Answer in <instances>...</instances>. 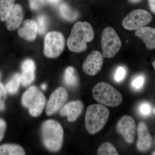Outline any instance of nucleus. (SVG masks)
Listing matches in <instances>:
<instances>
[{
  "mask_svg": "<svg viewBox=\"0 0 155 155\" xmlns=\"http://www.w3.org/2000/svg\"><path fill=\"white\" fill-rule=\"evenodd\" d=\"M152 65L155 71V61H154L153 62Z\"/></svg>",
  "mask_w": 155,
  "mask_h": 155,
  "instance_id": "obj_35",
  "label": "nucleus"
},
{
  "mask_svg": "<svg viewBox=\"0 0 155 155\" xmlns=\"http://www.w3.org/2000/svg\"><path fill=\"white\" fill-rule=\"evenodd\" d=\"M104 64V58L101 53L93 51L87 56L83 64V70L85 74L94 76L101 71Z\"/></svg>",
  "mask_w": 155,
  "mask_h": 155,
  "instance_id": "obj_11",
  "label": "nucleus"
},
{
  "mask_svg": "<svg viewBox=\"0 0 155 155\" xmlns=\"http://www.w3.org/2000/svg\"><path fill=\"white\" fill-rule=\"evenodd\" d=\"M20 82V75L18 73L15 74L6 84V90L11 94H15L18 91Z\"/></svg>",
  "mask_w": 155,
  "mask_h": 155,
  "instance_id": "obj_22",
  "label": "nucleus"
},
{
  "mask_svg": "<svg viewBox=\"0 0 155 155\" xmlns=\"http://www.w3.org/2000/svg\"><path fill=\"white\" fill-rule=\"evenodd\" d=\"M6 127L5 122L2 119H0V141L2 140L4 137Z\"/></svg>",
  "mask_w": 155,
  "mask_h": 155,
  "instance_id": "obj_30",
  "label": "nucleus"
},
{
  "mask_svg": "<svg viewBox=\"0 0 155 155\" xmlns=\"http://www.w3.org/2000/svg\"><path fill=\"white\" fill-rule=\"evenodd\" d=\"M137 131L138 137L137 142V148L142 152L147 151L152 146L153 139L144 122H140L139 124Z\"/></svg>",
  "mask_w": 155,
  "mask_h": 155,
  "instance_id": "obj_12",
  "label": "nucleus"
},
{
  "mask_svg": "<svg viewBox=\"0 0 155 155\" xmlns=\"http://www.w3.org/2000/svg\"><path fill=\"white\" fill-rule=\"evenodd\" d=\"M94 35L92 27L88 22H76L72 27L67 40L69 50L75 53L84 51L87 49V43L94 39Z\"/></svg>",
  "mask_w": 155,
  "mask_h": 155,
  "instance_id": "obj_1",
  "label": "nucleus"
},
{
  "mask_svg": "<svg viewBox=\"0 0 155 155\" xmlns=\"http://www.w3.org/2000/svg\"><path fill=\"white\" fill-rule=\"evenodd\" d=\"M41 134L44 144L48 149L53 152L61 149L64 130L60 123L55 120H47L42 125Z\"/></svg>",
  "mask_w": 155,
  "mask_h": 155,
  "instance_id": "obj_2",
  "label": "nucleus"
},
{
  "mask_svg": "<svg viewBox=\"0 0 155 155\" xmlns=\"http://www.w3.org/2000/svg\"><path fill=\"white\" fill-rule=\"evenodd\" d=\"M110 116V111L105 106L95 104L89 106L85 114V127L89 133L95 134L104 126Z\"/></svg>",
  "mask_w": 155,
  "mask_h": 155,
  "instance_id": "obj_3",
  "label": "nucleus"
},
{
  "mask_svg": "<svg viewBox=\"0 0 155 155\" xmlns=\"http://www.w3.org/2000/svg\"><path fill=\"white\" fill-rule=\"evenodd\" d=\"M65 38L63 34L57 31H51L45 37L44 52L49 58H58L64 51Z\"/></svg>",
  "mask_w": 155,
  "mask_h": 155,
  "instance_id": "obj_6",
  "label": "nucleus"
},
{
  "mask_svg": "<svg viewBox=\"0 0 155 155\" xmlns=\"http://www.w3.org/2000/svg\"><path fill=\"white\" fill-rule=\"evenodd\" d=\"M1 73H0V78H1Z\"/></svg>",
  "mask_w": 155,
  "mask_h": 155,
  "instance_id": "obj_38",
  "label": "nucleus"
},
{
  "mask_svg": "<svg viewBox=\"0 0 155 155\" xmlns=\"http://www.w3.org/2000/svg\"><path fill=\"white\" fill-rule=\"evenodd\" d=\"M84 105L80 101L68 103L61 109L60 114L62 116H67L69 122H75L83 110Z\"/></svg>",
  "mask_w": 155,
  "mask_h": 155,
  "instance_id": "obj_13",
  "label": "nucleus"
},
{
  "mask_svg": "<svg viewBox=\"0 0 155 155\" xmlns=\"http://www.w3.org/2000/svg\"><path fill=\"white\" fill-rule=\"evenodd\" d=\"M103 55L104 58H111L116 55L122 46V42L112 27H107L103 31L101 38Z\"/></svg>",
  "mask_w": 155,
  "mask_h": 155,
  "instance_id": "obj_7",
  "label": "nucleus"
},
{
  "mask_svg": "<svg viewBox=\"0 0 155 155\" xmlns=\"http://www.w3.org/2000/svg\"><path fill=\"white\" fill-rule=\"evenodd\" d=\"M35 64L31 59H27L22 63L20 82L23 86H28L33 82L35 78Z\"/></svg>",
  "mask_w": 155,
  "mask_h": 155,
  "instance_id": "obj_15",
  "label": "nucleus"
},
{
  "mask_svg": "<svg viewBox=\"0 0 155 155\" xmlns=\"http://www.w3.org/2000/svg\"><path fill=\"white\" fill-rule=\"evenodd\" d=\"M99 155H118L116 148L111 143L106 142L102 143L99 147L97 150Z\"/></svg>",
  "mask_w": 155,
  "mask_h": 155,
  "instance_id": "obj_23",
  "label": "nucleus"
},
{
  "mask_svg": "<svg viewBox=\"0 0 155 155\" xmlns=\"http://www.w3.org/2000/svg\"><path fill=\"white\" fill-rule=\"evenodd\" d=\"M36 22L38 26V32L40 35L44 34L47 29L48 18L45 15H40L38 17Z\"/></svg>",
  "mask_w": 155,
  "mask_h": 155,
  "instance_id": "obj_24",
  "label": "nucleus"
},
{
  "mask_svg": "<svg viewBox=\"0 0 155 155\" xmlns=\"http://www.w3.org/2000/svg\"><path fill=\"white\" fill-rule=\"evenodd\" d=\"M24 150L17 144H6L0 146V155H25Z\"/></svg>",
  "mask_w": 155,
  "mask_h": 155,
  "instance_id": "obj_18",
  "label": "nucleus"
},
{
  "mask_svg": "<svg viewBox=\"0 0 155 155\" xmlns=\"http://www.w3.org/2000/svg\"><path fill=\"white\" fill-rule=\"evenodd\" d=\"M150 9L155 14V0H148Z\"/></svg>",
  "mask_w": 155,
  "mask_h": 155,
  "instance_id": "obj_31",
  "label": "nucleus"
},
{
  "mask_svg": "<svg viewBox=\"0 0 155 155\" xmlns=\"http://www.w3.org/2000/svg\"><path fill=\"white\" fill-rule=\"evenodd\" d=\"M134 34L143 41L148 49H155V28L144 26L137 29Z\"/></svg>",
  "mask_w": 155,
  "mask_h": 155,
  "instance_id": "obj_16",
  "label": "nucleus"
},
{
  "mask_svg": "<svg viewBox=\"0 0 155 155\" xmlns=\"http://www.w3.org/2000/svg\"><path fill=\"white\" fill-rule=\"evenodd\" d=\"M126 73V70L124 67H118L116 69V72L114 75V79L116 82H121L125 78Z\"/></svg>",
  "mask_w": 155,
  "mask_h": 155,
  "instance_id": "obj_26",
  "label": "nucleus"
},
{
  "mask_svg": "<svg viewBox=\"0 0 155 155\" xmlns=\"http://www.w3.org/2000/svg\"><path fill=\"white\" fill-rule=\"evenodd\" d=\"M145 78L143 75H137L131 81V86L136 90L140 89L144 84Z\"/></svg>",
  "mask_w": 155,
  "mask_h": 155,
  "instance_id": "obj_25",
  "label": "nucleus"
},
{
  "mask_svg": "<svg viewBox=\"0 0 155 155\" xmlns=\"http://www.w3.org/2000/svg\"><path fill=\"white\" fill-rule=\"evenodd\" d=\"M139 111L143 116H148L151 113V106L148 103H142L140 106Z\"/></svg>",
  "mask_w": 155,
  "mask_h": 155,
  "instance_id": "obj_27",
  "label": "nucleus"
},
{
  "mask_svg": "<svg viewBox=\"0 0 155 155\" xmlns=\"http://www.w3.org/2000/svg\"><path fill=\"white\" fill-rule=\"evenodd\" d=\"M43 94L35 86H31L22 95V104L28 108L29 113L33 117H38L42 113L46 102Z\"/></svg>",
  "mask_w": 155,
  "mask_h": 155,
  "instance_id": "obj_5",
  "label": "nucleus"
},
{
  "mask_svg": "<svg viewBox=\"0 0 155 155\" xmlns=\"http://www.w3.org/2000/svg\"><path fill=\"white\" fill-rule=\"evenodd\" d=\"M6 98V89L2 84L0 83V110H3L5 107Z\"/></svg>",
  "mask_w": 155,
  "mask_h": 155,
  "instance_id": "obj_28",
  "label": "nucleus"
},
{
  "mask_svg": "<svg viewBox=\"0 0 155 155\" xmlns=\"http://www.w3.org/2000/svg\"><path fill=\"white\" fill-rule=\"evenodd\" d=\"M152 19V16L149 12L143 9H137L123 19L122 25L127 30H136L149 24Z\"/></svg>",
  "mask_w": 155,
  "mask_h": 155,
  "instance_id": "obj_8",
  "label": "nucleus"
},
{
  "mask_svg": "<svg viewBox=\"0 0 155 155\" xmlns=\"http://www.w3.org/2000/svg\"><path fill=\"white\" fill-rule=\"evenodd\" d=\"M129 1L133 3H137L140 2L141 0H129Z\"/></svg>",
  "mask_w": 155,
  "mask_h": 155,
  "instance_id": "obj_34",
  "label": "nucleus"
},
{
  "mask_svg": "<svg viewBox=\"0 0 155 155\" xmlns=\"http://www.w3.org/2000/svg\"><path fill=\"white\" fill-rule=\"evenodd\" d=\"M68 93L64 87L56 89L50 97L48 102L46 113L48 116H51L60 110L68 99Z\"/></svg>",
  "mask_w": 155,
  "mask_h": 155,
  "instance_id": "obj_10",
  "label": "nucleus"
},
{
  "mask_svg": "<svg viewBox=\"0 0 155 155\" xmlns=\"http://www.w3.org/2000/svg\"><path fill=\"white\" fill-rule=\"evenodd\" d=\"M38 33L37 24L33 20L26 19L22 27L18 30L19 36L28 41H33L36 38Z\"/></svg>",
  "mask_w": 155,
  "mask_h": 155,
  "instance_id": "obj_17",
  "label": "nucleus"
},
{
  "mask_svg": "<svg viewBox=\"0 0 155 155\" xmlns=\"http://www.w3.org/2000/svg\"><path fill=\"white\" fill-rule=\"evenodd\" d=\"M153 112H154V114H155V108H154V109Z\"/></svg>",
  "mask_w": 155,
  "mask_h": 155,
  "instance_id": "obj_36",
  "label": "nucleus"
},
{
  "mask_svg": "<svg viewBox=\"0 0 155 155\" xmlns=\"http://www.w3.org/2000/svg\"><path fill=\"white\" fill-rule=\"evenodd\" d=\"M152 155H155V152L153 153Z\"/></svg>",
  "mask_w": 155,
  "mask_h": 155,
  "instance_id": "obj_37",
  "label": "nucleus"
},
{
  "mask_svg": "<svg viewBox=\"0 0 155 155\" xmlns=\"http://www.w3.org/2000/svg\"><path fill=\"white\" fill-rule=\"evenodd\" d=\"M92 94L97 102L107 107H117L123 101V97L119 91L106 82L97 84L93 88Z\"/></svg>",
  "mask_w": 155,
  "mask_h": 155,
  "instance_id": "obj_4",
  "label": "nucleus"
},
{
  "mask_svg": "<svg viewBox=\"0 0 155 155\" xmlns=\"http://www.w3.org/2000/svg\"><path fill=\"white\" fill-rule=\"evenodd\" d=\"M116 130L128 143L132 144L134 142L136 125L131 116L128 115L122 116L117 123Z\"/></svg>",
  "mask_w": 155,
  "mask_h": 155,
  "instance_id": "obj_9",
  "label": "nucleus"
},
{
  "mask_svg": "<svg viewBox=\"0 0 155 155\" xmlns=\"http://www.w3.org/2000/svg\"><path fill=\"white\" fill-rule=\"evenodd\" d=\"M48 1L51 4H55L58 3L60 0H48Z\"/></svg>",
  "mask_w": 155,
  "mask_h": 155,
  "instance_id": "obj_32",
  "label": "nucleus"
},
{
  "mask_svg": "<svg viewBox=\"0 0 155 155\" xmlns=\"http://www.w3.org/2000/svg\"><path fill=\"white\" fill-rule=\"evenodd\" d=\"M64 81L70 87H75L78 83V79L75 69L72 67H67L64 74Z\"/></svg>",
  "mask_w": 155,
  "mask_h": 155,
  "instance_id": "obj_20",
  "label": "nucleus"
},
{
  "mask_svg": "<svg viewBox=\"0 0 155 155\" xmlns=\"http://www.w3.org/2000/svg\"><path fill=\"white\" fill-rule=\"evenodd\" d=\"M60 11L62 17L68 21H74L78 17L77 12L72 10L65 3L62 4L60 6Z\"/></svg>",
  "mask_w": 155,
  "mask_h": 155,
  "instance_id": "obj_21",
  "label": "nucleus"
},
{
  "mask_svg": "<svg viewBox=\"0 0 155 155\" xmlns=\"http://www.w3.org/2000/svg\"><path fill=\"white\" fill-rule=\"evenodd\" d=\"M30 8L32 10H37L44 5V0H29Z\"/></svg>",
  "mask_w": 155,
  "mask_h": 155,
  "instance_id": "obj_29",
  "label": "nucleus"
},
{
  "mask_svg": "<svg viewBox=\"0 0 155 155\" xmlns=\"http://www.w3.org/2000/svg\"><path fill=\"white\" fill-rule=\"evenodd\" d=\"M41 87L42 89L44 91L45 90L47 89V85L45 84H42Z\"/></svg>",
  "mask_w": 155,
  "mask_h": 155,
  "instance_id": "obj_33",
  "label": "nucleus"
},
{
  "mask_svg": "<svg viewBox=\"0 0 155 155\" xmlns=\"http://www.w3.org/2000/svg\"><path fill=\"white\" fill-rule=\"evenodd\" d=\"M15 0H0V20L5 21L15 5Z\"/></svg>",
  "mask_w": 155,
  "mask_h": 155,
  "instance_id": "obj_19",
  "label": "nucleus"
},
{
  "mask_svg": "<svg viewBox=\"0 0 155 155\" xmlns=\"http://www.w3.org/2000/svg\"><path fill=\"white\" fill-rule=\"evenodd\" d=\"M23 18V9L19 4L14 5L6 20V25L9 30L18 28L21 25Z\"/></svg>",
  "mask_w": 155,
  "mask_h": 155,
  "instance_id": "obj_14",
  "label": "nucleus"
}]
</instances>
